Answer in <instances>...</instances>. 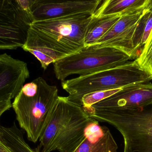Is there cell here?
<instances>
[{
    "label": "cell",
    "instance_id": "obj_2",
    "mask_svg": "<svg viewBox=\"0 0 152 152\" xmlns=\"http://www.w3.org/2000/svg\"><path fill=\"white\" fill-rule=\"evenodd\" d=\"M58 89L38 77L24 85L12 103L19 126L36 143L45 131L58 99Z\"/></svg>",
    "mask_w": 152,
    "mask_h": 152
},
{
    "label": "cell",
    "instance_id": "obj_5",
    "mask_svg": "<svg viewBox=\"0 0 152 152\" xmlns=\"http://www.w3.org/2000/svg\"><path fill=\"white\" fill-rule=\"evenodd\" d=\"M131 58L112 48L84 47L74 55L53 64L56 77L61 81L72 75H88L124 64Z\"/></svg>",
    "mask_w": 152,
    "mask_h": 152
},
{
    "label": "cell",
    "instance_id": "obj_12",
    "mask_svg": "<svg viewBox=\"0 0 152 152\" xmlns=\"http://www.w3.org/2000/svg\"><path fill=\"white\" fill-rule=\"evenodd\" d=\"M151 0H106L102 1L94 15L100 17L121 14L122 15L142 9Z\"/></svg>",
    "mask_w": 152,
    "mask_h": 152
},
{
    "label": "cell",
    "instance_id": "obj_4",
    "mask_svg": "<svg viewBox=\"0 0 152 152\" xmlns=\"http://www.w3.org/2000/svg\"><path fill=\"white\" fill-rule=\"evenodd\" d=\"M151 80L152 75L135 60L104 71L62 81L61 85L69 94V100L82 106V99L87 94L146 83Z\"/></svg>",
    "mask_w": 152,
    "mask_h": 152
},
{
    "label": "cell",
    "instance_id": "obj_13",
    "mask_svg": "<svg viewBox=\"0 0 152 152\" xmlns=\"http://www.w3.org/2000/svg\"><path fill=\"white\" fill-rule=\"evenodd\" d=\"M24 133L14 122L12 126L0 127V143L11 152H39L40 145L35 149H32L26 143L23 137Z\"/></svg>",
    "mask_w": 152,
    "mask_h": 152
},
{
    "label": "cell",
    "instance_id": "obj_9",
    "mask_svg": "<svg viewBox=\"0 0 152 152\" xmlns=\"http://www.w3.org/2000/svg\"><path fill=\"white\" fill-rule=\"evenodd\" d=\"M152 104V83L133 84L92 105L82 107L83 110L132 109Z\"/></svg>",
    "mask_w": 152,
    "mask_h": 152
},
{
    "label": "cell",
    "instance_id": "obj_1",
    "mask_svg": "<svg viewBox=\"0 0 152 152\" xmlns=\"http://www.w3.org/2000/svg\"><path fill=\"white\" fill-rule=\"evenodd\" d=\"M93 15L80 13L34 21L23 48L34 55L46 70L50 64L84 48L85 36Z\"/></svg>",
    "mask_w": 152,
    "mask_h": 152
},
{
    "label": "cell",
    "instance_id": "obj_6",
    "mask_svg": "<svg viewBox=\"0 0 152 152\" xmlns=\"http://www.w3.org/2000/svg\"><path fill=\"white\" fill-rule=\"evenodd\" d=\"M34 0L0 1V49L23 48L35 21L31 10Z\"/></svg>",
    "mask_w": 152,
    "mask_h": 152
},
{
    "label": "cell",
    "instance_id": "obj_11",
    "mask_svg": "<svg viewBox=\"0 0 152 152\" xmlns=\"http://www.w3.org/2000/svg\"><path fill=\"white\" fill-rule=\"evenodd\" d=\"M118 148L109 129L93 119L86 128L84 139L73 152H118Z\"/></svg>",
    "mask_w": 152,
    "mask_h": 152
},
{
    "label": "cell",
    "instance_id": "obj_10",
    "mask_svg": "<svg viewBox=\"0 0 152 152\" xmlns=\"http://www.w3.org/2000/svg\"><path fill=\"white\" fill-rule=\"evenodd\" d=\"M102 1L34 0L31 10L35 21H40L80 13L94 14Z\"/></svg>",
    "mask_w": 152,
    "mask_h": 152
},
{
    "label": "cell",
    "instance_id": "obj_16",
    "mask_svg": "<svg viewBox=\"0 0 152 152\" xmlns=\"http://www.w3.org/2000/svg\"><path fill=\"white\" fill-rule=\"evenodd\" d=\"M136 60L142 69L152 76V30Z\"/></svg>",
    "mask_w": 152,
    "mask_h": 152
},
{
    "label": "cell",
    "instance_id": "obj_14",
    "mask_svg": "<svg viewBox=\"0 0 152 152\" xmlns=\"http://www.w3.org/2000/svg\"><path fill=\"white\" fill-rule=\"evenodd\" d=\"M121 16V14H116L96 17L93 15V19L85 36L84 47L95 45L119 21Z\"/></svg>",
    "mask_w": 152,
    "mask_h": 152
},
{
    "label": "cell",
    "instance_id": "obj_8",
    "mask_svg": "<svg viewBox=\"0 0 152 152\" xmlns=\"http://www.w3.org/2000/svg\"><path fill=\"white\" fill-rule=\"evenodd\" d=\"M145 8L122 15L109 31L93 46L96 48H112L125 53L131 58L136 57L133 37Z\"/></svg>",
    "mask_w": 152,
    "mask_h": 152
},
{
    "label": "cell",
    "instance_id": "obj_17",
    "mask_svg": "<svg viewBox=\"0 0 152 152\" xmlns=\"http://www.w3.org/2000/svg\"><path fill=\"white\" fill-rule=\"evenodd\" d=\"M122 88L96 91L84 95L81 100L82 107L92 105L120 91Z\"/></svg>",
    "mask_w": 152,
    "mask_h": 152
},
{
    "label": "cell",
    "instance_id": "obj_18",
    "mask_svg": "<svg viewBox=\"0 0 152 152\" xmlns=\"http://www.w3.org/2000/svg\"><path fill=\"white\" fill-rule=\"evenodd\" d=\"M0 152H11L7 147L0 143Z\"/></svg>",
    "mask_w": 152,
    "mask_h": 152
},
{
    "label": "cell",
    "instance_id": "obj_15",
    "mask_svg": "<svg viewBox=\"0 0 152 152\" xmlns=\"http://www.w3.org/2000/svg\"><path fill=\"white\" fill-rule=\"evenodd\" d=\"M152 30V0L143 11L137 25L133 39L135 56L140 48L144 47Z\"/></svg>",
    "mask_w": 152,
    "mask_h": 152
},
{
    "label": "cell",
    "instance_id": "obj_7",
    "mask_svg": "<svg viewBox=\"0 0 152 152\" xmlns=\"http://www.w3.org/2000/svg\"><path fill=\"white\" fill-rule=\"evenodd\" d=\"M30 77L27 64L7 53L0 56V116L12 106L11 99L19 94Z\"/></svg>",
    "mask_w": 152,
    "mask_h": 152
},
{
    "label": "cell",
    "instance_id": "obj_3",
    "mask_svg": "<svg viewBox=\"0 0 152 152\" xmlns=\"http://www.w3.org/2000/svg\"><path fill=\"white\" fill-rule=\"evenodd\" d=\"M81 106L58 97L51 118L40 138L42 152H73L85 137L86 128L93 120Z\"/></svg>",
    "mask_w": 152,
    "mask_h": 152
}]
</instances>
